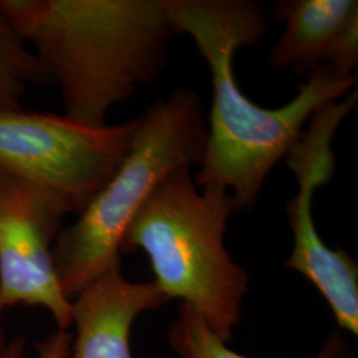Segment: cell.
<instances>
[{
	"instance_id": "1",
	"label": "cell",
	"mask_w": 358,
	"mask_h": 358,
	"mask_svg": "<svg viewBox=\"0 0 358 358\" xmlns=\"http://www.w3.org/2000/svg\"><path fill=\"white\" fill-rule=\"evenodd\" d=\"M178 34L192 38L211 73L213 103L195 185L229 190L236 211L255 207L271 170L303 136L308 120L341 100L357 76H337L327 65L310 71L296 97L267 109L241 90L234 69L239 48L255 47L268 29L263 3L254 0H162Z\"/></svg>"
},
{
	"instance_id": "2",
	"label": "cell",
	"mask_w": 358,
	"mask_h": 358,
	"mask_svg": "<svg viewBox=\"0 0 358 358\" xmlns=\"http://www.w3.org/2000/svg\"><path fill=\"white\" fill-rule=\"evenodd\" d=\"M60 88L64 115L101 128L164 71L177 35L162 0H0Z\"/></svg>"
},
{
	"instance_id": "3",
	"label": "cell",
	"mask_w": 358,
	"mask_h": 358,
	"mask_svg": "<svg viewBox=\"0 0 358 358\" xmlns=\"http://www.w3.org/2000/svg\"><path fill=\"white\" fill-rule=\"evenodd\" d=\"M234 211L229 190H199L190 167H179L157 185L120 247L121 254L142 250L167 299H182L194 308L224 343L239 324L250 282L224 245Z\"/></svg>"
},
{
	"instance_id": "4",
	"label": "cell",
	"mask_w": 358,
	"mask_h": 358,
	"mask_svg": "<svg viewBox=\"0 0 358 358\" xmlns=\"http://www.w3.org/2000/svg\"><path fill=\"white\" fill-rule=\"evenodd\" d=\"M206 141L202 103L192 90H174L138 118L122 164L53 245L59 282L71 301L94 279L121 269L120 247L130 222L167 174L201 165Z\"/></svg>"
},
{
	"instance_id": "5",
	"label": "cell",
	"mask_w": 358,
	"mask_h": 358,
	"mask_svg": "<svg viewBox=\"0 0 358 358\" xmlns=\"http://www.w3.org/2000/svg\"><path fill=\"white\" fill-rule=\"evenodd\" d=\"M138 118L92 128L63 115L0 113V169L62 195L80 214L128 154Z\"/></svg>"
},
{
	"instance_id": "6",
	"label": "cell",
	"mask_w": 358,
	"mask_h": 358,
	"mask_svg": "<svg viewBox=\"0 0 358 358\" xmlns=\"http://www.w3.org/2000/svg\"><path fill=\"white\" fill-rule=\"evenodd\" d=\"M357 96L355 90L343 100L317 109L309 129L284 157L299 185V192L285 207L294 238L285 267L313 282L328 301L337 324L355 336L358 334L357 263L344 248L333 250L321 239L313 219V194L333 178V137L356 106Z\"/></svg>"
},
{
	"instance_id": "7",
	"label": "cell",
	"mask_w": 358,
	"mask_h": 358,
	"mask_svg": "<svg viewBox=\"0 0 358 358\" xmlns=\"http://www.w3.org/2000/svg\"><path fill=\"white\" fill-rule=\"evenodd\" d=\"M68 214L75 211L62 195L0 169V313L43 307L59 329L72 325L52 254Z\"/></svg>"
},
{
	"instance_id": "8",
	"label": "cell",
	"mask_w": 358,
	"mask_h": 358,
	"mask_svg": "<svg viewBox=\"0 0 358 358\" xmlns=\"http://www.w3.org/2000/svg\"><path fill=\"white\" fill-rule=\"evenodd\" d=\"M271 16L285 23L269 53L272 69L301 75L327 65L337 76H355L357 0H280Z\"/></svg>"
},
{
	"instance_id": "9",
	"label": "cell",
	"mask_w": 358,
	"mask_h": 358,
	"mask_svg": "<svg viewBox=\"0 0 358 358\" xmlns=\"http://www.w3.org/2000/svg\"><path fill=\"white\" fill-rule=\"evenodd\" d=\"M170 301L154 282H131L121 269L103 273L72 300V358H133L130 331L142 312Z\"/></svg>"
},
{
	"instance_id": "10",
	"label": "cell",
	"mask_w": 358,
	"mask_h": 358,
	"mask_svg": "<svg viewBox=\"0 0 358 358\" xmlns=\"http://www.w3.org/2000/svg\"><path fill=\"white\" fill-rule=\"evenodd\" d=\"M51 75L0 8V113L22 109L27 90L50 85Z\"/></svg>"
},
{
	"instance_id": "11",
	"label": "cell",
	"mask_w": 358,
	"mask_h": 358,
	"mask_svg": "<svg viewBox=\"0 0 358 358\" xmlns=\"http://www.w3.org/2000/svg\"><path fill=\"white\" fill-rule=\"evenodd\" d=\"M169 340L180 358H248L230 350L199 313L185 303L170 327ZM315 358H355V353L345 337L332 332Z\"/></svg>"
},
{
	"instance_id": "12",
	"label": "cell",
	"mask_w": 358,
	"mask_h": 358,
	"mask_svg": "<svg viewBox=\"0 0 358 358\" xmlns=\"http://www.w3.org/2000/svg\"><path fill=\"white\" fill-rule=\"evenodd\" d=\"M73 337L68 331L59 329L44 341L36 344L38 358H69L72 355ZM26 340L22 336L15 337L8 345L0 352V358H23Z\"/></svg>"
},
{
	"instance_id": "13",
	"label": "cell",
	"mask_w": 358,
	"mask_h": 358,
	"mask_svg": "<svg viewBox=\"0 0 358 358\" xmlns=\"http://www.w3.org/2000/svg\"><path fill=\"white\" fill-rule=\"evenodd\" d=\"M4 346H6V334H4L3 329H0V352Z\"/></svg>"
}]
</instances>
